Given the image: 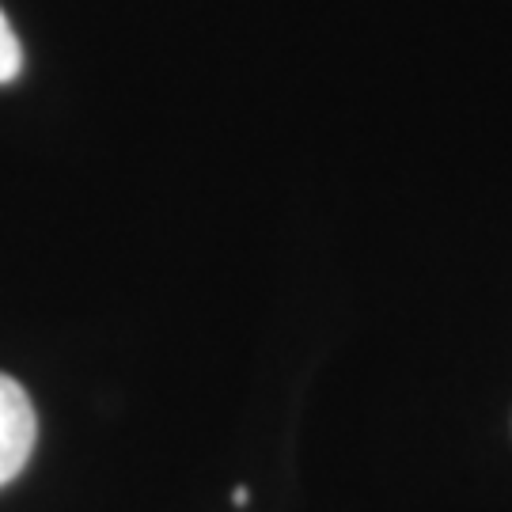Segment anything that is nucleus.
Wrapping results in <instances>:
<instances>
[{
  "mask_svg": "<svg viewBox=\"0 0 512 512\" xmlns=\"http://www.w3.org/2000/svg\"><path fill=\"white\" fill-rule=\"evenodd\" d=\"M19 69H23V46H19V38H16V31H12L8 16L0 12V84L16 80Z\"/></svg>",
  "mask_w": 512,
  "mask_h": 512,
  "instance_id": "f03ea898",
  "label": "nucleus"
},
{
  "mask_svg": "<svg viewBox=\"0 0 512 512\" xmlns=\"http://www.w3.org/2000/svg\"><path fill=\"white\" fill-rule=\"evenodd\" d=\"M38 418L31 395L0 372V486H8L12 478L27 467V459L35 452Z\"/></svg>",
  "mask_w": 512,
  "mask_h": 512,
  "instance_id": "f257e3e1",
  "label": "nucleus"
},
{
  "mask_svg": "<svg viewBox=\"0 0 512 512\" xmlns=\"http://www.w3.org/2000/svg\"><path fill=\"white\" fill-rule=\"evenodd\" d=\"M232 501H236L239 509H243V505H247V490H236V494H232Z\"/></svg>",
  "mask_w": 512,
  "mask_h": 512,
  "instance_id": "7ed1b4c3",
  "label": "nucleus"
}]
</instances>
